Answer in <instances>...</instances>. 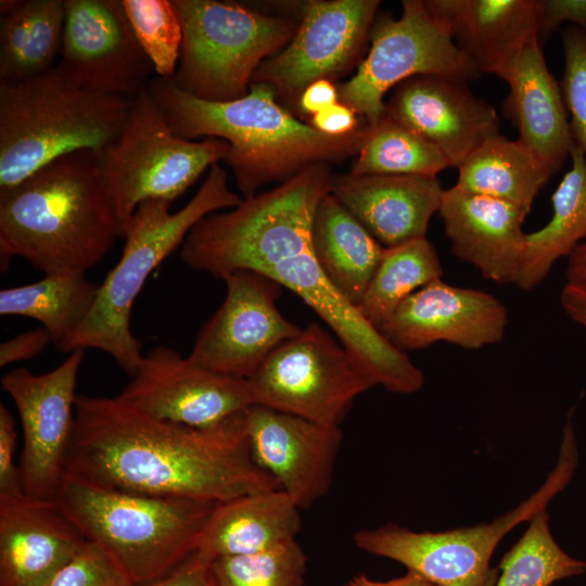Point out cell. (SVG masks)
I'll return each mask as SVG.
<instances>
[{"label":"cell","mask_w":586,"mask_h":586,"mask_svg":"<svg viewBox=\"0 0 586 586\" xmlns=\"http://www.w3.org/2000/svg\"><path fill=\"white\" fill-rule=\"evenodd\" d=\"M571 167L551 195L552 214L540 229L525 234V246L514 285L531 291L548 277L553 265L586 240V157L573 145Z\"/></svg>","instance_id":"cell-29"},{"label":"cell","mask_w":586,"mask_h":586,"mask_svg":"<svg viewBox=\"0 0 586 586\" xmlns=\"http://www.w3.org/2000/svg\"><path fill=\"white\" fill-rule=\"evenodd\" d=\"M494 586H552L586 572V561L564 551L549 527L547 508L531 520L522 537L498 565Z\"/></svg>","instance_id":"cell-34"},{"label":"cell","mask_w":586,"mask_h":586,"mask_svg":"<svg viewBox=\"0 0 586 586\" xmlns=\"http://www.w3.org/2000/svg\"><path fill=\"white\" fill-rule=\"evenodd\" d=\"M15 421L10 410L0 405V497L25 495L18 467L14 463L16 447Z\"/></svg>","instance_id":"cell-39"},{"label":"cell","mask_w":586,"mask_h":586,"mask_svg":"<svg viewBox=\"0 0 586 586\" xmlns=\"http://www.w3.org/2000/svg\"><path fill=\"white\" fill-rule=\"evenodd\" d=\"M48 586H136L116 561L89 542Z\"/></svg>","instance_id":"cell-38"},{"label":"cell","mask_w":586,"mask_h":586,"mask_svg":"<svg viewBox=\"0 0 586 586\" xmlns=\"http://www.w3.org/2000/svg\"><path fill=\"white\" fill-rule=\"evenodd\" d=\"M84 358L85 351L76 349L49 372L35 374L22 367L1 378L22 425L18 470L28 497L53 500L65 475L75 426V388Z\"/></svg>","instance_id":"cell-13"},{"label":"cell","mask_w":586,"mask_h":586,"mask_svg":"<svg viewBox=\"0 0 586 586\" xmlns=\"http://www.w3.org/2000/svg\"><path fill=\"white\" fill-rule=\"evenodd\" d=\"M241 411L208 428L154 418L117 396L77 395L65 473L114 489L212 504L278 489Z\"/></svg>","instance_id":"cell-2"},{"label":"cell","mask_w":586,"mask_h":586,"mask_svg":"<svg viewBox=\"0 0 586 586\" xmlns=\"http://www.w3.org/2000/svg\"><path fill=\"white\" fill-rule=\"evenodd\" d=\"M578 453L573 410L563 428L556 467L528 498L492 522L442 532H416L395 523L365 528L354 534L365 552L396 561L442 586H494L498 572L492 556L500 540L517 525L547 508L571 481Z\"/></svg>","instance_id":"cell-8"},{"label":"cell","mask_w":586,"mask_h":586,"mask_svg":"<svg viewBox=\"0 0 586 586\" xmlns=\"http://www.w3.org/2000/svg\"><path fill=\"white\" fill-rule=\"evenodd\" d=\"M564 23L586 30V0H539L540 46Z\"/></svg>","instance_id":"cell-40"},{"label":"cell","mask_w":586,"mask_h":586,"mask_svg":"<svg viewBox=\"0 0 586 586\" xmlns=\"http://www.w3.org/2000/svg\"><path fill=\"white\" fill-rule=\"evenodd\" d=\"M505 112L518 130L517 140L556 173L574 145L559 81L549 71L538 37L523 50L506 81Z\"/></svg>","instance_id":"cell-25"},{"label":"cell","mask_w":586,"mask_h":586,"mask_svg":"<svg viewBox=\"0 0 586 586\" xmlns=\"http://www.w3.org/2000/svg\"><path fill=\"white\" fill-rule=\"evenodd\" d=\"M560 304L566 316L586 329V289L565 283L561 294Z\"/></svg>","instance_id":"cell-45"},{"label":"cell","mask_w":586,"mask_h":586,"mask_svg":"<svg viewBox=\"0 0 586 586\" xmlns=\"http://www.w3.org/2000/svg\"><path fill=\"white\" fill-rule=\"evenodd\" d=\"M157 419L208 428L255 405L247 379L211 371L166 345L144 353L116 395Z\"/></svg>","instance_id":"cell-16"},{"label":"cell","mask_w":586,"mask_h":586,"mask_svg":"<svg viewBox=\"0 0 586 586\" xmlns=\"http://www.w3.org/2000/svg\"><path fill=\"white\" fill-rule=\"evenodd\" d=\"M508 324V309L495 295L437 279L408 296L380 332L403 352L437 342L479 349L500 343Z\"/></svg>","instance_id":"cell-18"},{"label":"cell","mask_w":586,"mask_h":586,"mask_svg":"<svg viewBox=\"0 0 586 586\" xmlns=\"http://www.w3.org/2000/svg\"><path fill=\"white\" fill-rule=\"evenodd\" d=\"M300 508L281 489L240 496L215 506L195 553L212 562L251 555L295 539Z\"/></svg>","instance_id":"cell-26"},{"label":"cell","mask_w":586,"mask_h":586,"mask_svg":"<svg viewBox=\"0 0 586 586\" xmlns=\"http://www.w3.org/2000/svg\"><path fill=\"white\" fill-rule=\"evenodd\" d=\"M87 543L54 499L0 497V586H48Z\"/></svg>","instance_id":"cell-21"},{"label":"cell","mask_w":586,"mask_h":586,"mask_svg":"<svg viewBox=\"0 0 586 586\" xmlns=\"http://www.w3.org/2000/svg\"><path fill=\"white\" fill-rule=\"evenodd\" d=\"M50 343H53L52 339L42 327L16 334L1 343L0 366L5 367L33 358L42 353Z\"/></svg>","instance_id":"cell-41"},{"label":"cell","mask_w":586,"mask_h":586,"mask_svg":"<svg viewBox=\"0 0 586 586\" xmlns=\"http://www.w3.org/2000/svg\"><path fill=\"white\" fill-rule=\"evenodd\" d=\"M398 18L384 16L371 28V46L356 74L339 85V100L369 126L385 115V93L421 75L473 80L481 76L447 27L424 0L403 1Z\"/></svg>","instance_id":"cell-12"},{"label":"cell","mask_w":586,"mask_h":586,"mask_svg":"<svg viewBox=\"0 0 586 586\" xmlns=\"http://www.w3.org/2000/svg\"><path fill=\"white\" fill-rule=\"evenodd\" d=\"M131 30L156 77L175 76L182 47V27L171 0H120Z\"/></svg>","instance_id":"cell-36"},{"label":"cell","mask_w":586,"mask_h":586,"mask_svg":"<svg viewBox=\"0 0 586 586\" xmlns=\"http://www.w3.org/2000/svg\"><path fill=\"white\" fill-rule=\"evenodd\" d=\"M222 280L226 297L199 331L188 357L211 371L249 379L275 348L302 328L278 309L282 286L271 278L240 269Z\"/></svg>","instance_id":"cell-14"},{"label":"cell","mask_w":586,"mask_h":586,"mask_svg":"<svg viewBox=\"0 0 586 586\" xmlns=\"http://www.w3.org/2000/svg\"><path fill=\"white\" fill-rule=\"evenodd\" d=\"M100 284L85 272L44 275L39 281L0 291V314L39 321L59 349L94 306Z\"/></svg>","instance_id":"cell-31"},{"label":"cell","mask_w":586,"mask_h":586,"mask_svg":"<svg viewBox=\"0 0 586 586\" xmlns=\"http://www.w3.org/2000/svg\"><path fill=\"white\" fill-rule=\"evenodd\" d=\"M552 175L517 139L501 133L486 140L459 167L456 187L512 204L526 215Z\"/></svg>","instance_id":"cell-30"},{"label":"cell","mask_w":586,"mask_h":586,"mask_svg":"<svg viewBox=\"0 0 586 586\" xmlns=\"http://www.w3.org/2000/svg\"><path fill=\"white\" fill-rule=\"evenodd\" d=\"M313 245L330 283L356 307L385 247L330 192L322 198L315 213Z\"/></svg>","instance_id":"cell-27"},{"label":"cell","mask_w":586,"mask_h":586,"mask_svg":"<svg viewBox=\"0 0 586 586\" xmlns=\"http://www.w3.org/2000/svg\"><path fill=\"white\" fill-rule=\"evenodd\" d=\"M444 189L436 177L332 176L330 193L384 246L425 238Z\"/></svg>","instance_id":"cell-24"},{"label":"cell","mask_w":586,"mask_h":586,"mask_svg":"<svg viewBox=\"0 0 586 586\" xmlns=\"http://www.w3.org/2000/svg\"><path fill=\"white\" fill-rule=\"evenodd\" d=\"M176 135L188 140L205 136L225 140V162L233 171L243 199L259 187L284 182L316 163L357 155L370 126L340 137L302 123L276 101L267 84H251L249 92L228 102H209L179 89L170 79L154 77L148 85Z\"/></svg>","instance_id":"cell-3"},{"label":"cell","mask_w":586,"mask_h":586,"mask_svg":"<svg viewBox=\"0 0 586 586\" xmlns=\"http://www.w3.org/2000/svg\"><path fill=\"white\" fill-rule=\"evenodd\" d=\"M482 74L510 77L523 50L538 37L539 0H424Z\"/></svg>","instance_id":"cell-23"},{"label":"cell","mask_w":586,"mask_h":586,"mask_svg":"<svg viewBox=\"0 0 586 586\" xmlns=\"http://www.w3.org/2000/svg\"><path fill=\"white\" fill-rule=\"evenodd\" d=\"M357 116L351 107L336 102L315 114L310 125L324 135L340 137L348 135L361 126Z\"/></svg>","instance_id":"cell-43"},{"label":"cell","mask_w":586,"mask_h":586,"mask_svg":"<svg viewBox=\"0 0 586 586\" xmlns=\"http://www.w3.org/2000/svg\"><path fill=\"white\" fill-rule=\"evenodd\" d=\"M444 275L434 245L425 238L385 247L361 301L359 314L379 331L412 293Z\"/></svg>","instance_id":"cell-32"},{"label":"cell","mask_w":586,"mask_h":586,"mask_svg":"<svg viewBox=\"0 0 586 586\" xmlns=\"http://www.w3.org/2000/svg\"><path fill=\"white\" fill-rule=\"evenodd\" d=\"M56 67L82 87L129 99L146 88L154 74L119 0H65Z\"/></svg>","instance_id":"cell-17"},{"label":"cell","mask_w":586,"mask_h":586,"mask_svg":"<svg viewBox=\"0 0 586 586\" xmlns=\"http://www.w3.org/2000/svg\"><path fill=\"white\" fill-rule=\"evenodd\" d=\"M242 201L229 189L227 171L216 163L194 196L179 211L171 213V203L163 200L140 203L124 229L122 256L100 283L93 308L59 351L69 354L76 349H100L132 377L144 353L130 329V315L149 276L182 245L202 218L237 207Z\"/></svg>","instance_id":"cell-5"},{"label":"cell","mask_w":586,"mask_h":586,"mask_svg":"<svg viewBox=\"0 0 586 586\" xmlns=\"http://www.w3.org/2000/svg\"><path fill=\"white\" fill-rule=\"evenodd\" d=\"M566 283L586 289V240L568 257Z\"/></svg>","instance_id":"cell-47"},{"label":"cell","mask_w":586,"mask_h":586,"mask_svg":"<svg viewBox=\"0 0 586 586\" xmlns=\"http://www.w3.org/2000/svg\"><path fill=\"white\" fill-rule=\"evenodd\" d=\"M54 500L136 586L156 581L188 560L217 505L114 489L69 473Z\"/></svg>","instance_id":"cell-7"},{"label":"cell","mask_w":586,"mask_h":586,"mask_svg":"<svg viewBox=\"0 0 586 586\" xmlns=\"http://www.w3.org/2000/svg\"><path fill=\"white\" fill-rule=\"evenodd\" d=\"M0 15V82L24 81L56 66L65 0H1Z\"/></svg>","instance_id":"cell-28"},{"label":"cell","mask_w":586,"mask_h":586,"mask_svg":"<svg viewBox=\"0 0 586 586\" xmlns=\"http://www.w3.org/2000/svg\"><path fill=\"white\" fill-rule=\"evenodd\" d=\"M132 99L78 85L56 66L0 82V191L76 152H102L119 136Z\"/></svg>","instance_id":"cell-6"},{"label":"cell","mask_w":586,"mask_h":586,"mask_svg":"<svg viewBox=\"0 0 586 586\" xmlns=\"http://www.w3.org/2000/svg\"><path fill=\"white\" fill-rule=\"evenodd\" d=\"M561 43L564 63L559 84L573 141L586 157V30L568 26Z\"/></svg>","instance_id":"cell-37"},{"label":"cell","mask_w":586,"mask_h":586,"mask_svg":"<svg viewBox=\"0 0 586 586\" xmlns=\"http://www.w3.org/2000/svg\"><path fill=\"white\" fill-rule=\"evenodd\" d=\"M331 179L328 163H316L237 207L207 215L186 237L180 257L219 279L240 269L271 278L323 320L375 385L416 393L423 372L337 293L316 257L313 222Z\"/></svg>","instance_id":"cell-1"},{"label":"cell","mask_w":586,"mask_h":586,"mask_svg":"<svg viewBox=\"0 0 586 586\" xmlns=\"http://www.w3.org/2000/svg\"><path fill=\"white\" fill-rule=\"evenodd\" d=\"M209 564L194 552L163 577L141 586H212Z\"/></svg>","instance_id":"cell-42"},{"label":"cell","mask_w":586,"mask_h":586,"mask_svg":"<svg viewBox=\"0 0 586 586\" xmlns=\"http://www.w3.org/2000/svg\"><path fill=\"white\" fill-rule=\"evenodd\" d=\"M212 586H214L213 582H212Z\"/></svg>","instance_id":"cell-48"},{"label":"cell","mask_w":586,"mask_h":586,"mask_svg":"<svg viewBox=\"0 0 586 586\" xmlns=\"http://www.w3.org/2000/svg\"><path fill=\"white\" fill-rule=\"evenodd\" d=\"M467 80L421 75L394 89L385 115L434 144L449 166L459 167L481 144L500 133L496 110Z\"/></svg>","instance_id":"cell-20"},{"label":"cell","mask_w":586,"mask_h":586,"mask_svg":"<svg viewBox=\"0 0 586 586\" xmlns=\"http://www.w3.org/2000/svg\"><path fill=\"white\" fill-rule=\"evenodd\" d=\"M256 405L340 426L354 400L375 383L323 327L309 323L281 343L247 379Z\"/></svg>","instance_id":"cell-11"},{"label":"cell","mask_w":586,"mask_h":586,"mask_svg":"<svg viewBox=\"0 0 586 586\" xmlns=\"http://www.w3.org/2000/svg\"><path fill=\"white\" fill-rule=\"evenodd\" d=\"M306 560L292 539L265 551L214 559L209 574L214 586H303Z\"/></svg>","instance_id":"cell-35"},{"label":"cell","mask_w":586,"mask_h":586,"mask_svg":"<svg viewBox=\"0 0 586 586\" xmlns=\"http://www.w3.org/2000/svg\"><path fill=\"white\" fill-rule=\"evenodd\" d=\"M438 213L453 255L493 282L515 283L525 246L523 211L453 186L444 189Z\"/></svg>","instance_id":"cell-22"},{"label":"cell","mask_w":586,"mask_h":586,"mask_svg":"<svg viewBox=\"0 0 586 586\" xmlns=\"http://www.w3.org/2000/svg\"><path fill=\"white\" fill-rule=\"evenodd\" d=\"M337 100V88L329 79H318L304 89L298 99V106L303 113L314 116Z\"/></svg>","instance_id":"cell-44"},{"label":"cell","mask_w":586,"mask_h":586,"mask_svg":"<svg viewBox=\"0 0 586 586\" xmlns=\"http://www.w3.org/2000/svg\"><path fill=\"white\" fill-rule=\"evenodd\" d=\"M378 0L308 1L291 41L266 59L251 84H267L280 97L300 99L318 79H328L356 61L372 28Z\"/></svg>","instance_id":"cell-15"},{"label":"cell","mask_w":586,"mask_h":586,"mask_svg":"<svg viewBox=\"0 0 586 586\" xmlns=\"http://www.w3.org/2000/svg\"><path fill=\"white\" fill-rule=\"evenodd\" d=\"M447 167V158L434 144L384 115L370 126L349 173L436 177Z\"/></svg>","instance_id":"cell-33"},{"label":"cell","mask_w":586,"mask_h":586,"mask_svg":"<svg viewBox=\"0 0 586 586\" xmlns=\"http://www.w3.org/2000/svg\"><path fill=\"white\" fill-rule=\"evenodd\" d=\"M182 27V47L170 80L209 102L244 97L257 67L293 38L300 23L235 2L171 0Z\"/></svg>","instance_id":"cell-9"},{"label":"cell","mask_w":586,"mask_h":586,"mask_svg":"<svg viewBox=\"0 0 586 586\" xmlns=\"http://www.w3.org/2000/svg\"><path fill=\"white\" fill-rule=\"evenodd\" d=\"M345 586H442L412 571L403 576L388 581H375L366 574H358L349 579Z\"/></svg>","instance_id":"cell-46"},{"label":"cell","mask_w":586,"mask_h":586,"mask_svg":"<svg viewBox=\"0 0 586 586\" xmlns=\"http://www.w3.org/2000/svg\"><path fill=\"white\" fill-rule=\"evenodd\" d=\"M228 149L221 139L193 141L176 135L149 88H144L132 99L117 139L98 153L123 237L140 203H173L206 168L224 161Z\"/></svg>","instance_id":"cell-10"},{"label":"cell","mask_w":586,"mask_h":586,"mask_svg":"<svg viewBox=\"0 0 586 586\" xmlns=\"http://www.w3.org/2000/svg\"><path fill=\"white\" fill-rule=\"evenodd\" d=\"M123 229L98 153L76 151L0 191L1 266L18 256L44 275L86 272Z\"/></svg>","instance_id":"cell-4"},{"label":"cell","mask_w":586,"mask_h":586,"mask_svg":"<svg viewBox=\"0 0 586 586\" xmlns=\"http://www.w3.org/2000/svg\"><path fill=\"white\" fill-rule=\"evenodd\" d=\"M245 416L255 461L300 509L328 493L343 437L340 426L256 404L246 409Z\"/></svg>","instance_id":"cell-19"}]
</instances>
